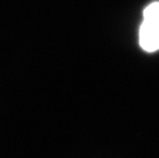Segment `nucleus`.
Returning a JSON list of instances; mask_svg holds the SVG:
<instances>
[{
  "label": "nucleus",
  "instance_id": "1",
  "mask_svg": "<svg viewBox=\"0 0 159 158\" xmlns=\"http://www.w3.org/2000/svg\"><path fill=\"white\" fill-rule=\"evenodd\" d=\"M144 20L140 27V46L147 52L159 49V1L150 3L143 11Z\"/></svg>",
  "mask_w": 159,
  "mask_h": 158
}]
</instances>
